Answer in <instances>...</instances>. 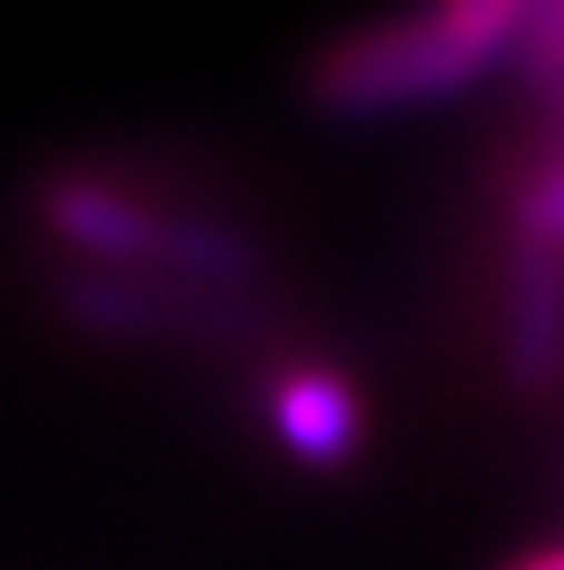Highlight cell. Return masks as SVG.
<instances>
[{
    "instance_id": "cell-1",
    "label": "cell",
    "mask_w": 564,
    "mask_h": 570,
    "mask_svg": "<svg viewBox=\"0 0 564 570\" xmlns=\"http://www.w3.org/2000/svg\"><path fill=\"white\" fill-rule=\"evenodd\" d=\"M528 7L479 0V7H437L419 19H395L340 43L310 73V91L334 116H388L407 104H432L474 86L498 56L522 43Z\"/></svg>"
},
{
    "instance_id": "cell-2",
    "label": "cell",
    "mask_w": 564,
    "mask_h": 570,
    "mask_svg": "<svg viewBox=\"0 0 564 570\" xmlns=\"http://www.w3.org/2000/svg\"><path fill=\"white\" fill-rule=\"evenodd\" d=\"M504 371L516 395H553L564 376V255L528 195L516 200V249H509V341Z\"/></svg>"
},
{
    "instance_id": "cell-3",
    "label": "cell",
    "mask_w": 564,
    "mask_h": 570,
    "mask_svg": "<svg viewBox=\"0 0 564 570\" xmlns=\"http://www.w3.org/2000/svg\"><path fill=\"white\" fill-rule=\"evenodd\" d=\"M43 219L61 230L73 249L98 255L116 267H158V237H165V213H152L146 200L122 195L110 183L91 176H61L43 188Z\"/></svg>"
},
{
    "instance_id": "cell-4",
    "label": "cell",
    "mask_w": 564,
    "mask_h": 570,
    "mask_svg": "<svg viewBox=\"0 0 564 570\" xmlns=\"http://www.w3.org/2000/svg\"><path fill=\"white\" fill-rule=\"evenodd\" d=\"M274 425L291 455L316 468H340L358 450V395L328 371H298L274 395Z\"/></svg>"
},
{
    "instance_id": "cell-5",
    "label": "cell",
    "mask_w": 564,
    "mask_h": 570,
    "mask_svg": "<svg viewBox=\"0 0 564 570\" xmlns=\"http://www.w3.org/2000/svg\"><path fill=\"white\" fill-rule=\"evenodd\" d=\"M509 570H564V552H541V559H522V564H509Z\"/></svg>"
}]
</instances>
